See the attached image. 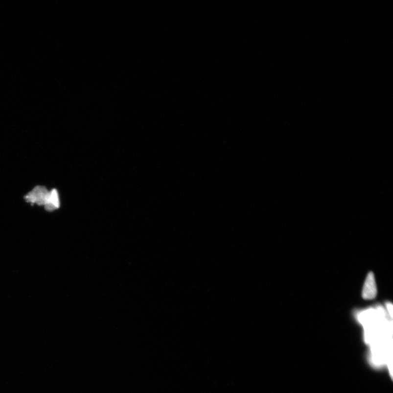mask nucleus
Instances as JSON below:
<instances>
[{
  "label": "nucleus",
  "mask_w": 393,
  "mask_h": 393,
  "mask_svg": "<svg viewBox=\"0 0 393 393\" xmlns=\"http://www.w3.org/2000/svg\"><path fill=\"white\" fill-rule=\"evenodd\" d=\"M373 366L387 367L392 371V328L383 310H368L359 316Z\"/></svg>",
  "instance_id": "nucleus-1"
},
{
  "label": "nucleus",
  "mask_w": 393,
  "mask_h": 393,
  "mask_svg": "<svg viewBox=\"0 0 393 393\" xmlns=\"http://www.w3.org/2000/svg\"><path fill=\"white\" fill-rule=\"evenodd\" d=\"M50 196V191L44 186H37L28 193L24 197L26 202L31 203L32 206L37 204L39 206L48 205Z\"/></svg>",
  "instance_id": "nucleus-2"
},
{
  "label": "nucleus",
  "mask_w": 393,
  "mask_h": 393,
  "mask_svg": "<svg viewBox=\"0 0 393 393\" xmlns=\"http://www.w3.org/2000/svg\"><path fill=\"white\" fill-rule=\"evenodd\" d=\"M377 286L375 277L372 272L369 273L363 288L362 297L364 300L374 299L377 295Z\"/></svg>",
  "instance_id": "nucleus-3"
},
{
  "label": "nucleus",
  "mask_w": 393,
  "mask_h": 393,
  "mask_svg": "<svg viewBox=\"0 0 393 393\" xmlns=\"http://www.w3.org/2000/svg\"><path fill=\"white\" fill-rule=\"evenodd\" d=\"M60 200L58 191L53 189L50 191V196L48 205L45 207V209L48 211H53L60 207Z\"/></svg>",
  "instance_id": "nucleus-4"
},
{
  "label": "nucleus",
  "mask_w": 393,
  "mask_h": 393,
  "mask_svg": "<svg viewBox=\"0 0 393 393\" xmlns=\"http://www.w3.org/2000/svg\"><path fill=\"white\" fill-rule=\"evenodd\" d=\"M387 310L389 312L390 315L391 317H393V306L390 303H388L387 304Z\"/></svg>",
  "instance_id": "nucleus-5"
}]
</instances>
